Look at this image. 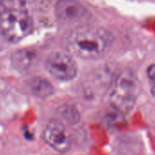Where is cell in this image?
<instances>
[{
	"label": "cell",
	"mask_w": 155,
	"mask_h": 155,
	"mask_svg": "<svg viewBox=\"0 0 155 155\" xmlns=\"http://www.w3.org/2000/svg\"><path fill=\"white\" fill-rule=\"evenodd\" d=\"M45 141L54 150L64 153L71 147V140L66 127L58 120L49 121L43 133Z\"/></svg>",
	"instance_id": "8992f818"
},
{
	"label": "cell",
	"mask_w": 155,
	"mask_h": 155,
	"mask_svg": "<svg viewBox=\"0 0 155 155\" xmlns=\"http://www.w3.org/2000/svg\"><path fill=\"white\" fill-rule=\"evenodd\" d=\"M47 71L56 80L68 81L77 75L78 68L70 54L64 52H52L46 59Z\"/></svg>",
	"instance_id": "277c9868"
},
{
	"label": "cell",
	"mask_w": 155,
	"mask_h": 155,
	"mask_svg": "<svg viewBox=\"0 0 155 155\" xmlns=\"http://www.w3.org/2000/svg\"><path fill=\"white\" fill-rule=\"evenodd\" d=\"M112 35L99 27L81 25L74 28L66 38L65 46L71 56L93 59L103 56L111 47Z\"/></svg>",
	"instance_id": "6da1fadb"
},
{
	"label": "cell",
	"mask_w": 155,
	"mask_h": 155,
	"mask_svg": "<svg viewBox=\"0 0 155 155\" xmlns=\"http://www.w3.org/2000/svg\"><path fill=\"white\" fill-rule=\"evenodd\" d=\"M28 88L30 91L37 97L48 98L53 93V86L45 79L40 77H35L28 81Z\"/></svg>",
	"instance_id": "52a82bcc"
},
{
	"label": "cell",
	"mask_w": 155,
	"mask_h": 155,
	"mask_svg": "<svg viewBox=\"0 0 155 155\" xmlns=\"http://www.w3.org/2000/svg\"><path fill=\"white\" fill-rule=\"evenodd\" d=\"M13 61L15 62V66L18 68L24 70L29 68V66L31 65V61H32L31 54L29 52H25V51L18 52L15 55Z\"/></svg>",
	"instance_id": "ba28073f"
},
{
	"label": "cell",
	"mask_w": 155,
	"mask_h": 155,
	"mask_svg": "<svg viewBox=\"0 0 155 155\" xmlns=\"http://www.w3.org/2000/svg\"><path fill=\"white\" fill-rule=\"evenodd\" d=\"M147 74H148V78L150 79V82L152 83L151 92L153 95H155V65H151L149 67Z\"/></svg>",
	"instance_id": "30bf717a"
},
{
	"label": "cell",
	"mask_w": 155,
	"mask_h": 155,
	"mask_svg": "<svg viewBox=\"0 0 155 155\" xmlns=\"http://www.w3.org/2000/svg\"><path fill=\"white\" fill-rule=\"evenodd\" d=\"M140 91V83L136 73L130 68H125L114 80L110 101L111 106L120 113L130 112L137 101Z\"/></svg>",
	"instance_id": "7a4b0ae2"
},
{
	"label": "cell",
	"mask_w": 155,
	"mask_h": 155,
	"mask_svg": "<svg viewBox=\"0 0 155 155\" xmlns=\"http://www.w3.org/2000/svg\"><path fill=\"white\" fill-rule=\"evenodd\" d=\"M33 20L23 9L8 8L0 12V35L9 42H18L28 36Z\"/></svg>",
	"instance_id": "3957f363"
},
{
	"label": "cell",
	"mask_w": 155,
	"mask_h": 155,
	"mask_svg": "<svg viewBox=\"0 0 155 155\" xmlns=\"http://www.w3.org/2000/svg\"><path fill=\"white\" fill-rule=\"evenodd\" d=\"M55 12L58 19L66 24H83L89 21V10L77 0H59Z\"/></svg>",
	"instance_id": "5b68a950"
},
{
	"label": "cell",
	"mask_w": 155,
	"mask_h": 155,
	"mask_svg": "<svg viewBox=\"0 0 155 155\" xmlns=\"http://www.w3.org/2000/svg\"><path fill=\"white\" fill-rule=\"evenodd\" d=\"M61 115L68 122H69L71 124H74V123L78 122L80 120L79 112H78L74 108L68 107V106H66L61 110Z\"/></svg>",
	"instance_id": "9c48e42d"
}]
</instances>
